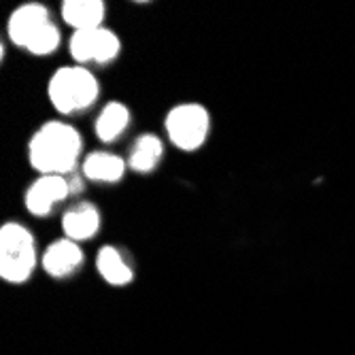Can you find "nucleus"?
<instances>
[{
	"label": "nucleus",
	"mask_w": 355,
	"mask_h": 355,
	"mask_svg": "<svg viewBox=\"0 0 355 355\" xmlns=\"http://www.w3.org/2000/svg\"><path fill=\"white\" fill-rule=\"evenodd\" d=\"M81 137L62 121L45 123L30 141V164L43 175H67L77 166Z\"/></svg>",
	"instance_id": "nucleus-1"
},
{
	"label": "nucleus",
	"mask_w": 355,
	"mask_h": 355,
	"mask_svg": "<svg viewBox=\"0 0 355 355\" xmlns=\"http://www.w3.org/2000/svg\"><path fill=\"white\" fill-rule=\"evenodd\" d=\"M7 28L11 41L35 55L53 53L60 45V30L51 24L49 11L39 3H28L13 11Z\"/></svg>",
	"instance_id": "nucleus-2"
},
{
	"label": "nucleus",
	"mask_w": 355,
	"mask_h": 355,
	"mask_svg": "<svg viewBox=\"0 0 355 355\" xmlns=\"http://www.w3.org/2000/svg\"><path fill=\"white\" fill-rule=\"evenodd\" d=\"M37 264L35 239L19 223H5L0 230V277L9 283L30 279Z\"/></svg>",
	"instance_id": "nucleus-3"
},
{
	"label": "nucleus",
	"mask_w": 355,
	"mask_h": 355,
	"mask_svg": "<svg viewBox=\"0 0 355 355\" xmlns=\"http://www.w3.org/2000/svg\"><path fill=\"white\" fill-rule=\"evenodd\" d=\"M98 98V81L81 67H64L49 81V101L60 113L87 109Z\"/></svg>",
	"instance_id": "nucleus-4"
},
{
	"label": "nucleus",
	"mask_w": 355,
	"mask_h": 355,
	"mask_svg": "<svg viewBox=\"0 0 355 355\" xmlns=\"http://www.w3.org/2000/svg\"><path fill=\"white\" fill-rule=\"evenodd\" d=\"M166 132L179 149H198L209 135V113L200 105H179L166 117Z\"/></svg>",
	"instance_id": "nucleus-5"
},
{
	"label": "nucleus",
	"mask_w": 355,
	"mask_h": 355,
	"mask_svg": "<svg viewBox=\"0 0 355 355\" xmlns=\"http://www.w3.org/2000/svg\"><path fill=\"white\" fill-rule=\"evenodd\" d=\"M71 53L77 62H111L119 53V39L107 28L77 30L71 39Z\"/></svg>",
	"instance_id": "nucleus-6"
},
{
	"label": "nucleus",
	"mask_w": 355,
	"mask_h": 355,
	"mask_svg": "<svg viewBox=\"0 0 355 355\" xmlns=\"http://www.w3.org/2000/svg\"><path fill=\"white\" fill-rule=\"evenodd\" d=\"M71 193V185L62 175H43L26 191V207L32 215L45 217L51 209Z\"/></svg>",
	"instance_id": "nucleus-7"
},
{
	"label": "nucleus",
	"mask_w": 355,
	"mask_h": 355,
	"mask_svg": "<svg viewBox=\"0 0 355 355\" xmlns=\"http://www.w3.org/2000/svg\"><path fill=\"white\" fill-rule=\"evenodd\" d=\"M81 262H83V251L71 239L55 241L43 255V268L51 277H69L81 266Z\"/></svg>",
	"instance_id": "nucleus-8"
},
{
	"label": "nucleus",
	"mask_w": 355,
	"mask_h": 355,
	"mask_svg": "<svg viewBox=\"0 0 355 355\" xmlns=\"http://www.w3.org/2000/svg\"><path fill=\"white\" fill-rule=\"evenodd\" d=\"M62 228H64L67 239H71L75 243L87 241L101 228V213L94 205L81 202L62 217Z\"/></svg>",
	"instance_id": "nucleus-9"
},
{
	"label": "nucleus",
	"mask_w": 355,
	"mask_h": 355,
	"mask_svg": "<svg viewBox=\"0 0 355 355\" xmlns=\"http://www.w3.org/2000/svg\"><path fill=\"white\" fill-rule=\"evenodd\" d=\"M62 17L77 30L101 28L105 17L103 0H67L62 3Z\"/></svg>",
	"instance_id": "nucleus-10"
},
{
	"label": "nucleus",
	"mask_w": 355,
	"mask_h": 355,
	"mask_svg": "<svg viewBox=\"0 0 355 355\" xmlns=\"http://www.w3.org/2000/svg\"><path fill=\"white\" fill-rule=\"evenodd\" d=\"M123 171H125L123 159L107 151H94L83 162V175L92 181L115 183L123 177Z\"/></svg>",
	"instance_id": "nucleus-11"
},
{
	"label": "nucleus",
	"mask_w": 355,
	"mask_h": 355,
	"mask_svg": "<svg viewBox=\"0 0 355 355\" xmlns=\"http://www.w3.org/2000/svg\"><path fill=\"white\" fill-rule=\"evenodd\" d=\"M164 153V147H162V141H159L155 135H143L137 139L132 151H130V157H128V166L137 173H151L159 157Z\"/></svg>",
	"instance_id": "nucleus-12"
},
{
	"label": "nucleus",
	"mask_w": 355,
	"mask_h": 355,
	"mask_svg": "<svg viewBox=\"0 0 355 355\" xmlns=\"http://www.w3.org/2000/svg\"><path fill=\"white\" fill-rule=\"evenodd\" d=\"M96 266H98L103 279L111 285H125L132 281V270L125 266L121 253L111 245L101 249L98 257H96Z\"/></svg>",
	"instance_id": "nucleus-13"
},
{
	"label": "nucleus",
	"mask_w": 355,
	"mask_h": 355,
	"mask_svg": "<svg viewBox=\"0 0 355 355\" xmlns=\"http://www.w3.org/2000/svg\"><path fill=\"white\" fill-rule=\"evenodd\" d=\"M128 121H130V113H128V109L119 103H109L103 109L101 117L96 119V135H98L101 141L111 143L125 130Z\"/></svg>",
	"instance_id": "nucleus-14"
}]
</instances>
